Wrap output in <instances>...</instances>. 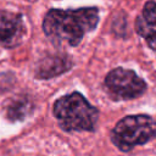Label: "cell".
Wrapping results in <instances>:
<instances>
[{
    "label": "cell",
    "instance_id": "5b68a950",
    "mask_svg": "<svg viewBox=\"0 0 156 156\" xmlns=\"http://www.w3.org/2000/svg\"><path fill=\"white\" fill-rule=\"evenodd\" d=\"M26 34L23 18L20 13L0 11V43L6 48H15Z\"/></svg>",
    "mask_w": 156,
    "mask_h": 156
},
{
    "label": "cell",
    "instance_id": "6da1fadb",
    "mask_svg": "<svg viewBox=\"0 0 156 156\" xmlns=\"http://www.w3.org/2000/svg\"><path fill=\"white\" fill-rule=\"evenodd\" d=\"M99 22L98 7H82L78 10L48 11L43 21V30L56 44L78 45L84 34L95 29Z\"/></svg>",
    "mask_w": 156,
    "mask_h": 156
},
{
    "label": "cell",
    "instance_id": "8992f818",
    "mask_svg": "<svg viewBox=\"0 0 156 156\" xmlns=\"http://www.w3.org/2000/svg\"><path fill=\"white\" fill-rule=\"evenodd\" d=\"M136 33L145 39L147 45L156 50V2L147 1L141 13L135 20Z\"/></svg>",
    "mask_w": 156,
    "mask_h": 156
},
{
    "label": "cell",
    "instance_id": "7a4b0ae2",
    "mask_svg": "<svg viewBox=\"0 0 156 156\" xmlns=\"http://www.w3.org/2000/svg\"><path fill=\"white\" fill-rule=\"evenodd\" d=\"M52 110L61 129L66 132H94L96 128L99 111L78 91L57 99Z\"/></svg>",
    "mask_w": 156,
    "mask_h": 156
},
{
    "label": "cell",
    "instance_id": "ba28073f",
    "mask_svg": "<svg viewBox=\"0 0 156 156\" xmlns=\"http://www.w3.org/2000/svg\"><path fill=\"white\" fill-rule=\"evenodd\" d=\"M32 111V102L26 96H17L6 105V117L11 122L24 119Z\"/></svg>",
    "mask_w": 156,
    "mask_h": 156
},
{
    "label": "cell",
    "instance_id": "3957f363",
    "mask_svg": "<svg viewBox=\"0 0 156 156\" xmlns=\"http://www.w3.org/2000/svg\"><path fill=\"white\" fill-rule=\"evenodd\" d=\"M156 136V121L147 115L122 118L111 132L112 143L121 151H130L136 145L146 144Z\"/></svg>",
    "mask_w": 156,
    "mask_h": 156
},
{
    "label": "cell",
    "instance_id": "277c9868",
    "mask_svg": "<svg viewBox=\"0 0 156 156\" xmlns=\"http://www.w3.org/2000/svg\"><path fill=\"white\" fill-rule=\"evenodd\" d=\"M104 88L112 100L121 101L143 95L146 90V83L135 72L118 67L107 73Z\"/></svg>",
    "mask_w": 156,
    "mask_h": 156
},
{
    "label": "cell",
    "instance_id": "52a82bcc",
    "mask_svg": "<svg viewBox=\"0 0 156 156\" xmlns=\"http://www.w3.org/2000/svg\"><path fill=\"white\" fill-rule=\"evenodd\" d=\"M72 67V61L66 55H48L39 61L35 69V77L39 79H48L65 73Z\"/></svg>",
    "mask_w": 156,
    "mask_h": 156
}]
</instances>
